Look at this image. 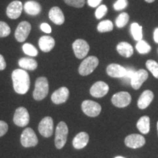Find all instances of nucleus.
<instances>
[{"instance_id": "nucleus-1", "label": "nucleus", "mask_w": 158, "mask_h": 158, "mask_svg": "<svg viewBox=\"0 0 158 158\" xmlns=\"http://www.w3.org/2000/svg\"><path fill=\"white\" fill-rule=\"evenodd\" d=\"M13 88L20 94H25L30 86V78L28 73L23 69H16L12 73Z\"/></svg>"}, {"instance_id": "nucleus-2", "label": "nucleus", "mask_w": 158, "mask_h": 158, "mask_svg": "<svg viewBox=\"0 0 158 158\" xmlns=\"http://www.w3.org/2000/svg\"><path fill=\"white\" fill-rule=\"evenodd\" d=\"M49 86L48 79L45 77H40L35 82V90L33 92V98L36 100H43L48 94Z\"/></svg>"}, {"instance_id": "nucleus-3", "label": "nucleus", "mask_w": 158, "mask_h": 158, "mask_svg": "<svg viewBox=\"0 0 158 158\" xmlns=\"http://www.w3.org/2000/svg\"><path fill=\"white\" fill-rule=\"evenodd\" d=\"M99 64V60L96 56H90L84 59L81 63L78 73L81 76H86L92 73Z\"/></svg>"}, {"instance_id": "nucleus-4", "label": "nucleus", "mask_w": 158, "mask_h": 158, "mask_svg": "<svg viewBox=\"0 0 158 158\" xmlns=\"http://www.w3.org/2000/svg\"><path fill=\"white\" fill-rule=\"evenodd\" d=\"M68 135V127L66 123L60 122L57 125L55 133V146L58 149L64 147Z\"/></svg>"}, {"instance_id": "nucleus-5", "label": "nucleus", "mask_w": 158, "mask_h": 158, "mask_svg": "<svg viewBox=\"0 0 158 158\" xmlns=\"http://www.w3.org/2000/svg\"><path fill=\"white\" fill-rule=\"evenodd\" d=\"M21 143L26 148L33 147L37 145L38 138L31 128L27 127L23 130L21 135Z\"/></svg>"}, {"instance_id": "nucleus-6", "label": "nucleus", "mask_w": 158, "mask_h": 158, "mask_svg": "<svg viewBox=\"0 0 158 158\" xmlns=\"http://www.w3.org/2000/svg\"><path fill=\"white\" fill-rule=\"evenodd\" d=\"M74 54L79 59H84L87 56L89 51V45L83 39H77L73 43Z\"/></svg>"}, {"instance_id": "nucleus-7", "label": "nucleus", "mask_w": 158, "mask_h": 158, "mask_svg": "<svg viewBox=\"0 0 158 158\" xmlns=\"http://www.w3.org/2000/svg\"><path fill=\"white\" fill-rule=\"evenodd\" d=\"M81 108L84 113L90 117H96L101 111V106L92 100H84L81 104Z\"/></svg>"}, {"instance_id": "nucleus-8", "label": "nucleus", "mask_w": 158, "mask_h": 158, "mask_svg": "<svg viewBox=\"0 0 158 158\" xmlns=\"http://www.w3.org/2000/svg\"><path fill=\"white\" fill-rule=\"evenodd\" d=\"M13 122L19 127H26L29 122V114L24 107H19L15 110L13 116Z\"/></svg>"}, {"instance_id": "nucleus-9", "label": "nucleus", "mask_w": 158, "mask_h": 158, "mask_svg": "<svg viewBox=\"0 0 158 158\" xmlns=\"http://www.w3.org/2000/svg\"><path fill=\"white\" fill-rule=\"evenodd\" d=\"M38 130L40 135L45 138H49L52 135L54 131V121L50 116L44 117L40 122Z\"/></svg>"}, {"instance_id": "nucleus-10", "label": "nucleus", "mask_w": 158, "mask_h": 158, "mask_svg": "<svg viewBox=\"0 0 158 158\" xmlns=\"http://www.w3.org/2000/svg\"><path fill=\"white\" fill-rule=\"evenodd\" d=\"M31 29V26L27 21H21L19 23L15 32V37L16 40L20 43L24 42L30 33Z\"/></svg>"}, {"instance_id": "nucleus-11", "label": "nucleus", "mask_w": 158, "mask_h": 158, "mask_svg": "<svg viewBox=\"0 0 158 158\" xmlns=\"http://www.w3.org/2000/svg\"><path fill=\"white\" fill-rule=\"evenodd\" d=\"M131 96L127 92H119L114 94L111 98V102L118 108H124L129 106L131 102Z\"/></svg>"}, {"instance_id": "nucleus-12", "label": "nucleus", "mask_w": 158, "mask_h": 158, "mask_svg": "<svg viewBox=\"0 0 158 158\" xmlns=\"http://www.w3.org/2000/svg\"><path fill=\"white\" fill-rule=\"evenodd\" d=\"M148 77H149V74H148L147 71L143 69H140V70L135 71L130 80V84H131L132 87L135 90L141 88L142 84H143L144 81H147Z\"/></svg>"}, {"instance_id": "nucleus-13", "label": "nucleus", "mask_w": 158, "mask_h": 158, "mask_svg": "<svg viewBox=\"0 0 158 158\" xmlns=\"http://www.w3.org/2000/svg\"><path fill=\"white\" fill-rule=\"evenodd\" d=\"M109 91V86L108 85L103 81H97L92 85L90 89L91 95L94 98H100L104 97Z\"/></svg>"}, {"instance_id": "nucleus-14", "label": "nucleus", "mask_w": 158, "mask_h": 158, "mask_svg": "<svg viewBox=\"0 0 158 158\" xmlns=\"http://www.w3.org/2000/svg\"><path fill=\"white\" fill-rule=\"evenodd\" d=\"M23 10V4L21 1H13L9 4L6 10L7 17L11 19H17L21 15Z\"/></svg>"}, {"instance_id": "nucleus-15", "label": "nucleus", "mask_w": 158, "mask_h": 158, "mask_svg": "<svg viewBox=\"0 0 158 158\" xmlns=\"http://www.w3.org/2000/svg\"><path fill=\"white\" fill-rule=\"evenodd\" d=\"M124 143L127 147L133 149L140 148L145 144V138L139 134H132L126 137Z\"/></svg>"}, {"instance_id": "nucleus-16", "label": "nucleus", "mask_w": 158, "mask_h": 158, "mask_svg": "<svg viewBox=\"0 0 158 158\" xmlns=\"http://www.w3.org/2000/svg\"><path fill=\"white\" fill-rule=\"evenodd\" d=\"M69 89L65 86L59 88V89L55 91L51 95V100L54 104L59 105L64 103L68 100L69 98Z\"/></svg>"}, {"instance_id": "nucleus-17", "label": "nucleus", "mask_w": 158, "mask_h": 158, "mask_svg": "<svg viewBox=\"0 0 158 158\" xmlns=\"http://www.w3.org/2000/svg\"><path fill=\"white\" fill-rule=\"evenodd\" d=\"M106 72L108 76L112 78H123L125 76L127 70L126 68L118 64H110L106 68Z\"/></svg>"}, {"instance_id": "nucleus-18", "label": "nucleus", "mask_w": 158, "mask_h": 158, "mask_svg": "<svg viewBox=\"0 0 158 158\" xmlns=\"http://www.w3.org/2000/svg\"><path fill=\"white\" fill-rule=\"evenodd\" d=\"M49 19L56 25H62L64 23V15L59 7H53L48 13Z\"/></svg>"}, {"instance_id": "nucleus-19", "label": "nucleus", "mask_w": 158, "mask_h": 158, "mask_svg": "<svg viewBox=\"0 0 158 158\" xmlns=\"http://www.w3.org/2000/svg\"><path fill=\"white\" fill-rule=\"evenodd\" d=\"M39 47L40 50L45 53L50 52L54 48L55 40L52 37L48 35L42 36L39 40Z\"/></svg>"}, {"instance_id": "nucleus-20", "label": "nucleus", "mask_w": 158, "mask_h": 158, "mask_svg": "<svg viewBox=\"0 0 158 158\" xmlns=\"http://www.w3.org/2000/svg\"><path fill=\"white\" fill-rule=\"evenodd\" d=\"M154 94L151 90H145L138 100V106L140 109H145L152 102Z\"/></svg>"}, {"instance_id": "nucleus-21", "label": "nucleus", "mask_w": 158, "mask_h": 158, "mask_svg": "<svg viewBox=\"0 0 158 158\" xmlns=\"http://www.w3.org/2000/svg\"><path fill=\"white\" fill-rule=\"evenodd\" d=\"M89 137V135L85 132H81L75 136L73 140V145L76 149H83L87 145Z\"/></svg>"}, {"instance_id": "nucleus-22", "label": "nucleus", "mask_w": 158, "mask_h": 158, "mask_svg": "<svg viewBox=\"0 0 158 158\" xmlns=\"http://www.w3.org/2000/svg\"><path fill=\"white\" fill-rule=\"evenodd\" d=\"M116 51L122 56L130 58L134 53L133 47L127 42H120L116 45Z\"/></svg>"}, {"instance_id": "nucleus-23", "label": "nucleus", "mask_w": 158, "mask_h": 158, "mask_svg": "<svg viewBox=\"0 0 158 158\" xmlns=\"http://www.w3.org/2000/svg\"><path fill=\"white\" fill-rule=\"evenodd\" d=\"M23 10L27 14L30 15H37L41 11V6L37 2L29 1L24 4Z\"/></svg>"}, {"instance_id": "nucleus-24", "label": "nucleus", "mask_w": 158, "mask_h": 158, "mask_svg": "<svg viewBox=\"0 0 158 158\" xmlns=\"http://www.w3.org/2000/svg\"><path fill=\"white\" fill-rule=\"evenodd\" d=\"M19 65L23 70H35L37 68V62L34 59L23 57L19 60Z\"/></svg>"}, {"instance_id": "nucleus-25", "label": "nucleus", "mask_w": 158, "mask_h": 158, "mask_svg": "<svg viewBox=\"0 0 158 158\" xmlns=\"http://www.w3.org/2000/svg\"><path fill=\"white\" fill-rule=\"evenodd\" d=\"M137 127L142 134H147L150 130V118L149 116H144L139 118L137 122Z\"/></svg>"}, {"instance_id": "nucleus-26", "label": "nucleus", "mask_w": 158, "mask_h": 158, "mask_svg": "<svg viewBox=\"0 0 158 158\" xmlns=\"http://www.w3.org/2000/svg\"><path fill=\"white\" fill-rule=\"evenodd\" d=\"M130 31L135 40L140 41L143 38V29L138 23L134 22L130 25Z\"/></svg>"}, {"instance_id": "nucleus-27", "label": "nucleus", "mask_w": 158, "mask_h": 158, "mask_svg": "<svg viewBox=\"0 0 158 158\" xmlns=\"http://www.w3.org/2000/svg\"><path fill=\"white\" fill-rule=\"evenodd\" d=\"M97 29L99 32L101 33L111 31L114 29V23L110 20H104L98 23Z\"/></svg>"}, {"instance_id": "nucleus-28", "label": "nucleus", "mask_w": 158, "mask_h": 158, "mask_svg": "<svg viewBox=\"0 0 158 158\" xmlns=\"http://www.w3.org/2000/svg\"><path fill=\"white\" fill-rule=\"evenodd\" d=\"M136 50L138 51V52L139 54H146L149 53L151 51V45H150L147 42H146L145 40H141L138 41L137 44L135 45Z\"/></svg>"}, {"instance_id": "nucleus-29", "label": "nucleus", "mask_w": 158, "mask_h": 158, "mask_svg": "<svg viewBox=\"0 0 158 158\" xmlns=\"http://www.w3.org/2000/svg\"><path fill=\"white\" fill-rule=\"evenodd\" d=\"M130 20V15L127 13L126 12H123V13H120L118 15V16L116 18V26L118 28L121 29L123 28L124 27H125L127 25Z\"/></svg>"}, {"instance_id": "nucleus-30", "label": "nucleus", "mask_w": 158, "mask_h": 158, "mask_svg": "<svg viewBox=\"0 0 158 158\" xmlns=\"http://www.w3.org/2000/svg\"><path fill=\"white\" fill-rule=\"evenodd\" d=\"M146 66L148 70L152 73L153 76L158 78V63L152 59H149L146 62Z\"/></svg>"}, {"instance_id": "nucleus-31", "label": "nucleus", "mask_w": 158, "mask_h": 158, "mask_svg": "<svg viewBox=\"0 0 158 158\" xmlns=\"http://www.w3.org/2000/svg\"><path fill=\"white\" fill-rule=\"evenodd\" d=\"M22 49L25 54L30 56H36L38 54V51L33 45L30 43H25L23 45Z\"/></svg>"}, {"instance_id": "nucleus-32", "label": "nucleus", "mask_w": 158, "mask_h": 158, "mask_svg": "<svg viewBox=\"0 0 158 158\" xmlns=\"http://www.w3.org/2000/svg\"><path fill=\"white\" fill-rule=\"evenodd\" d=\"M10 32L11 29L9 25L4 21H0V37H7Z\"/></svg>"}, {"instance_id": "nucleus-33", "label": "nucleus", "mask_w": 158, "mask_h": 158, "mask_svg": "<svg viewBox=\"0 0 158 158\" xmlns=\"http://www.w3.org/2000/svg\"><path fill=\"white\" fill-rule=\"evenodd\" d=\"M107 12H108V8L107 7H106V5H101L98 6V7L96 10L95 13H94V15H95V17L97 19L100 20L107 14Z\"/></svg>"}, {"instance_id": "nucleus-34", "label": "nucleus", "mask_w": 158, "mask_h": 158, "mask_svg": "<svg viewBox=\"0 0 158 158\" xmlns=\"http://www.w3.org/2000/svg\"><path fill=\"white\" fill-rule=\"evenodd\" d=\"M64 2L71 7L81 8L85 5V0H64Z\"/></svg>"}, {"instance_id": "nucleus-35", "label": "nucleus", "mask_w": 158, "mask_h": 158, "mask_svg": "<svg viewBox=\"0 0 158 158\" xmlns=\"http://www.w3.org/2000/svg\"><path fill=\"white\" fill-rule=\"evenodd\" d=\"M128 5L127 0H117L115 3L114 4V9L116 11H120L124 10Z\"/></svg>"}, {"instance_id": "nucleus-36", "label": "nucleus", "mask_w": 158, "mask_h": 158, "mask_svg": "<svg viewBox=\"0 0 158 158\" xmlns=\"http://www.w3.org/2000/svg\"><path fill=\"white\" fill-rule=\"evenodd\" d=\"M8 130V125L5 122L0 120V137L5 135Z\"/></svg>"}, {"instance_id": "nucleus-37", "label": "nucleus", "mask_w": 158, "mask_h": 158, "mask_svg": "<svg viewBox=\"0 0 158 158\" xmlns=\"http://www.w3.org/2000/svg\"><path fill=\"white\" fill-rule=\"evenodd\" d=\"M126 70H127V73H126V75L125 76L123 77L122 78L124 79V81H128V80H131L132 77H133V74L135 73V70L133 68H126Z\"/></svg>"}, {"instance_id": "nucleus-38", "label": "nucleus", "mask_w": 158, "mask_h": 158, "mask_svg": "<svg viewBox=\"0 0 158 158\" xmlns=\"http://www.w3.org/2000/svg\"><path fill=\"white\" fill-rule=\"evenodd\" d=\"M40 29L41 30L44 31L45 33H47V34H49V33L51 32V27H50V25L46 23H43L40 25Z\"/></svg>"}, {"instance_id": "nucleus-39", "label": "nucleus", "mask_w": 158, "mask_h": 158, "mask_svg": "<svg viewBox=\"0 0 158 158\" xmlns=\"http://www.w3.org/2000/svg\"><path fill=\"white\" fill-rule=\"evenodd\" d=\"M102 1V0H87V3L91 7H96L100 5Z\"/></svg>"}, {"instance_id": "nucleus-40", "label": "nucleus", "mask_w": 158, "mask_h": 158, "mask_svg": "<svg viewBox=\"0 0 158 158\" xmlns=\"http://www.w3.org/2000/svg\"><path fill=\"white\" fill-rule=\"evenodd\" d=\"M6 68V62L2 55L0 54V70H4Z\"/></svg>"}, {"instance_id": "nucleus-41", "label": "nucleus", "mask_w": 158, "mask_h": 158, "mask_svg": "<svg viewBox=\"0 0 158 158\" xmlns=\"http://www.w3.org/2000/svg\"><path fill=\"white\" fill-rule=\"evenodd\" d=\"M153 39L156 43H158V27L155 28L153 32Z\"/></svg>"}, {"instance_id": "nucleus-42", "label": "nucleus", "mask_w": 158, "mask_h": 158, "mask_svg": "<svg viewBox=\"0 0 158 158\" xmlns=\"http://www.w3.org/2000/svg\"><path fill=\"white\" fill-rule=\"evenodd\" d=\"M144 1H145L146 2H147V3H152L155 1V0H144Z\"/></svg>"}, {"instance_id": "nucleus-43", "label": "nucleus", "mask_w": 158, "mask_h": 158, "mask_svg": "<svg viewBox=\"0 0 158 158\" xmlns=\"http://www.w3.org/2000/svg\"><path fill=\"white\" fill-rule=\"evenodd\" d=\"M115 158H124V157H116Z\"/></svg>"}, {"instance_id": "nucleus-44", "label": "nucleus", "mask_w": 158, "mask_h": 158, "mask_svg": "<svg viewBox=\"0 0 158 158\" xmlns=\"http://www.w3.org/2000/svg\"><path fill=\"white\" fill-rule=\"evenodd\" d=\"M157 130H158V122H157Z\"/></svg>"}]
</instances>
